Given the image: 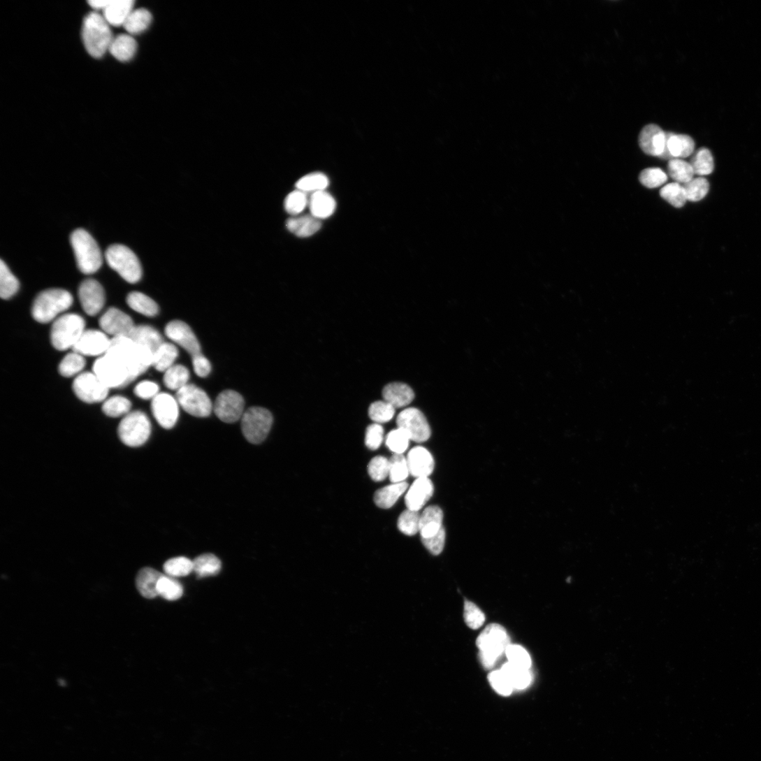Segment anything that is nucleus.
I'll list each match as a JSON object with an SVG mask.
<instances>
[{"instance_id": "obj_52", "label": "nucleus", "mask_w": 761, "mask_h": 761, "mask_svg": "<svg viewBox=\"0 0 761 761\" xmlns=\"http://www.w3.org/2000/svg\"><path fill=\"white\" fill-rule=\"evenodd\" d=\"M488 680L493 689L503 697L510 696L514 690L510 680L501 669L491 672Z\"/></svg>"}, {"instance_id": "obj_25", "label": "nucleus", "mask_w": 761, "mask_h": 761, "mask_svg": "<svg viewBox=\"0 0 761 761\" xmlns=\"http://www.w3.org/2000/svg\"><path fill=\"white\" fill-rule=\"evenodd\" d=\"M129 337L136 344L149 349L154 356L164 343L159 331L147 325L135 326Z\"/></svg>"}, {"instance_id": "obj_22", "label": "nucleus", "mask_w": 761, "mask_h": 761, "mask_svg": "<svg viewBox=\"0 0 761 761\" xmlns=\"http://www.w3.org/2000/svg\"><path fill=\"white\" fill-rule=\"evenodd\" d=\"M410 474L417 478L429 477L435 470V460L430 452L424 447H416L410 450L407 456Z\"/></svg>"}, {"instance_id": "obj_6", "label": "nucleus", "mask_w": 761, "mask_h": 761, "mask_svg": "<svg viewBox=\"0 0 761 761\" xmlns=\"http://www.w3.org/2000/svg\"><path fill=\"white\" fill-rule=\"evenodd\" d=\"M86 321L79 314L68 313L53 323L50 338L53 347L60 351L73 349L86 329Z\"/></svg>"}, {"instance_id": "obj_10", "label": "nucleus", "mask_w": 761, "mask_h": 761, "mask_svg": "<svg viewBox=\"0 0 761 761\" xmlns=\"http://www.w3.org/2000/svg\"><path fill=\"white\" fill-rule=\"evenodd\" d=\"M93 372L109 389L122 388L133 381L126 367L108 354L96 360Z\"/></svg>"}, {"instance_id": "obj_61", "label": "nucleus", "mask_w": 761, "mask_h": 761, "mask_svg": "<svg viewBox=\"0 0 761 761\" xmlns=\"http://www.w3.org/2000/svg\"><path fill=\"white\" fill-rule=\"evenodd\" d=\"M159 386L156 383L151 381H143L135 387L134 393L136 396L143 400H152L159 393Z\"/></svg>"}, {"instance_id": "obj_13", "label": "nucleus", "mask_w": 761, "mask_h": 761, "mask_svg": "<svg viewBox=\"0 0 761 761\" xmlns=\"http://www.w3.org/2000/svg\"><path fill=\"white\" fill-rule=\"evenodd\" d=\"M177 400L189 414L197 417L210 415L213 406L208 394L194 384H187L177 393Z\"/></svg>"}, {"instance_id": "obj_62", "label": "nucleus", "mask_w": 761, "mask_h": 761, "mask_svg": "<svg viewBox=\"0 0 761 761\" xmlns=\"http://www.w3.org/2000/svg\"><path fill=\"white\" fill-rule=\"evenodd\" d=\"M193 365L196 374L200 377H205L211 372L210 361L202 354L193 358Z\"/></svg>"}, {"instance_id": "obj_9", "label": "nucleus", "mask_w": 761, "mask_h": 761, "mask_svg": "<svg viewBox=\"0 0 761 761\" xmlns=\"http://www.w3.org/2000/svg\"><path fill=\"white\" fill-rule=\"evenodd\" d=\"M150 434V421L141 411L130 412L124 416L118 428V435L122 443L133 448L145 444Z\"/></svg>"}, {"instance_id": "obj_47", "label": "nucleus", "mask_w": 761, "mask_h": 761, "mask_svg": "<svg viewBox=\"0 0 761 761\" xmlns=\"http://www.w3.org/2000/svg\"><path fill=\"white\" fill-rule=\"evenodd\" d=\"M86 366L84 357L75 352L66 355L59 365V372L64 377H71L79 374Z\"/></svg>"}, {"instance_id": "obj_7", "label": "nucleus", "mask_w": 761, "mask_h": 761, "mask_svg": "<svg viewBox=\"0 0 761 761\" xmlns=\"http://www.w3.org/2000/svg\"><path fill=\"white\" fill-rule=\"evenodd\" d=\"M106 259L109 266L128 283L136 284L141 280L140 263L136 254L126 245L110 246L106 252Z\"/></svg>"}, {"instance_id": "obj_39", "label": "nucleus", "mask_w": 761, "mask_h": 761, "mask_svg": "<svg viewBox=\"0 0 761 761\" xmlns=\"http://www.w3.org/2000/svg\"><path fill=\"white\" fill-rule=\"evenodd\" d=\"M189 370L183 365H176L164 372V383L168 389L178 391L189 384Z\"/></svg>"}, {"instance_id": "obj_59", "label": "nucleus", "mask_w": 761, "mask_h": 761, "mask_svg": "<svg viewBox=\"0 0 761 761\" xmlns=\"http://www.w3.org/2000/svg\"><path fill=\"white\" fill-rule=\"evenodd\" d=\"M384 431L379 424L371 425L366 431L365 445L372 451L377 450L383 443Z\"/></svg>"}, {"instance_id": "obj_14", "label": "nucleus", "mask_w": 761, "mask_h": 761, "mask_svg": "<svg viewBox=\"0 0 761 761\" xmlns=\"http://www.w3.org/2000/svg\"><path fill=\"white\" fill-rule=\"evenodd\" d=\"M179 403L171 394L160 393L152 400V414L159 426L166 430L173 428L179 418Z\"/></svg>"}, {"instance_id": "obj_55", "label": "nucleus", "mask_w": 761, "mask_h": 761, "mask_svg": "<svg viewBox=\"0 0 761 761\" xmlns=\"http://www.w3.org/2000/svg\"><path fill=\"white\" fill-rule=\"evenodd\" d=\"M308 203L309 200L307 194L296 190L291 192L287 197L284 202V208L289 214L296 216L304 211Z\"/></svg>"}, {"instance_id": "obj_5", "label": "nucleus", "mask_w": 761, "mask_h": 761, "mask_svg": "<svg viewBox=\"0 0 761 761\" xmlns=\"http://www.w3.org/2000/svg\"><path fill=\"white\" fill-rule=\"evenodd\" d=\"M73 301L71 294L66 290L53 289L44 291L38 295L34 302L32 316L38 322L49 323L69 309Z\"/></svg>"}, {"instance_id": "obj_34", "label": "nucleus", "mask_w": 761, "mask_h": 761, "mask_svg": "<svg viewBox=\"0 0 761 761\" xmlns=\"http://www.w3.org/2000/svg\"><path fill=\"white\" fill-rule=\"evenodd\" d=\"M194 561V572L198 578L215 576L222 569L220 560L211 553L203 554Z\"/></svg>"}, {"instance_id": "obj_30", "label": "nucleus", "mask_w": 761, "mask_h": 761, "mask_svg": "<svg viewBox=\"0 0 761 761\" xmlns=\"http://www.w3.org/2000/svg\"><path fill=\"white\" fill-rule=\"evenodd\" d=\"M287 227L296 235L306 238L316 233L321 229V222L312 215H304L289 218Z\"/></svg>"}, {"instance_id": "obj_23", "label": "nucleus", "mask_w": 761, "mask_h": 761, "mask_svg": "<svg viewBox=\"0 0 761 761\" xmlns=\"http://www.w3.org/2000/svg\"><path fill=\"white\" fill-rule=\"evenodd\" d=\"M695 147V141L690 136L666 133L665 152L662 158L688 157L694 152Z\"/></svg>"}, {"instance_id": "obj_40", "label": "nucleus", "mask_w": 761, "mask_h": 761, "mask_svg": "<svg viewBox=\"0 0 761 761\" xmlns=\"http://www.w3.org/2000/svg\"><path fill=\"white\" fill-rule=\"evenodd\" d=\"M152 20V17L149 11L138 9L132 11L123 27L129 34H139L148 29Z\"/></svg>"}, {"instance_id": "obj_19", "label": "nucleus", "mask_w": 761, "mask_h": 761, "mask_svg": "<svg viewBox=\"0 0 761 761\" xmlns=\"http://www.w3.org/2000/svg\"><path fill=\"white\" fill-rule=\"evenodd\" d=\"M103 331L115 337L129 336L135 325L131 317L122 310L111 307L100 318Z\"/></svg>"}, {"instance_id": "obj_1", "label": "nucleus", "mask_w": 761, "mask_h": 761, "mask_svg": "<svg viewBox=\"0 0 761 761\" xmlns=\"http://www.w3.org/2000/svg\"><path fill=\"white\" fill-rule=\"evenodd\" d=\"M106 354L123 363L129 370L133 380L152 366L154 358L152 351L136 344L129 336L113 338Z\"/></svg>"}, {"instance_id": "obj_27", "label": "nucleus", "mask_w": 761, "mask_h": 761, "mask_svg": "<svg viewBox=\"0 0 761 761\" xmlns=\"http://www.w3.org/2000/svg\"><path fill=\"white\" fill-rule=\"evenodd\" d=\"M383 398L395 408H400L410 405L414 398V393L407 384L391 383L384 387Z\"/></svg>"}, {"instance_id": "obj_54", "label": "nucleus", "mask_w": 761, "mask_h": 761, "mask_svg": "<svg viewBox=\"0 0 761 761\" xmlns=\"http://www.w3.org/2000/svg\"><path fill=\"white\" fill-rule=\"evenodd\" d=\"M639 180L645 187L654 189L665 184L667 176L660 168H648L640 173Z\"/></svg>"}, {"instance_id": "obj_43", "label": "nucleus", "mask_w": 761, "mask_h": 761, "mask_svg": "<svg viewBox=\"0 0 761 761\" xmlns=\"http://www.w3.org/2000/svg\"><path fill=\"white\" fill-rule=\"evenodd\" d=\"M691 165L695 175L705 176L714 171V159L711 152L705 147L700 149L694 155Z\"/></svg>"}, {"instance_id": "obj_8", "label": "nucleus", "mask_w": 761, "mask_h": 761, "mask_svg": "<svg viewBox=\"0 0 761 761\" xmlns=\"http://www.w3.org/2000/svg\"><path fill=\"white\" fill-rule=\"evenodd\" d=\"M273 416L267 409L259 407L249 408L241 418V430L247 442L259 444L265 441L273 426Z\"/></svg>"}, {"instance_id": "obj_36", "label": "nucleus", "mask_w": 761, "mask_h": 761, "mask_svg": "<svg viewBox=\"0 0 761 761\" xmlns=\"http://www.w3.org/2000/svg\"><path fill=\"white\" fill-rule=\"evenodd\" d=\"M501 670L509 678L514 690H525L532 682V676L529 669L518 667L509 662L505 663Z\"/></svg>"}, {"instance_id": "obj_21", "label": "nucleus", "mask_w": 761, "mask_h": 761, "mask_svg": "<svg viewBox=\"0 0 761 761\" xmlns=\"http://www.w3.org/2000/svg\"><path fill=\"white\" fill-rule=\"evenodd\" d=\"M434 484L429 477L417 478L406 493L405 501L407 509L419 512L433 497Z\"/></svg>"}, {"instance_id": "obj_51", "label": "nucleus", "mask_w": 761, "mask_h": 761, "mask_svg": "<svg viewBox=\"0 0 761 761\" xmlns=\"http://www.w3.org/2000/svg\"><path fill=\"white\" fill-rule=\"evenodd\" d=\"M396 412V408L388 402L377 401L373 403L369 408L370 419L377 423L382 424L391 421Z\"/></svg>"}, {"instance_id": "obj_26", "label": "nucleus", "mask_w": 761, "mask_h": 761, "mask_svg": "<svg viewBox=\"0 0 761 761\" xmlns=\"http://www.w3.org/2000/svg\"><path fill=\"white\" fill-rule=\"evenodd\" d=\"M134 4L133 0H111L103 10V17L111 26H124L133 10Z\"/></svg>"}, {"instance_id": "obj_12", "label": "nucleus", "mask_w": 761, "mask_h": 761, "mask_svg": "<svg viewBox=\"0 0 761 761\" xmlns=\"http://www.w3.org/2000/svg\"><path fill=\"white\" fill-rule=\"evenodd\" d=\"M73 390L82 401L96 403L107 400L110 389L94 372H86L74 379Z\"/></svg>"}, {"instance_id": "obj_2", "label": "nucleus", "mask_w": 761, "mask_h": 761, "mask_svg": "<svg viewBox=\"0 0 761 761\" xmlns=\"http://www.w3.org/2000/svg\"><path fill=\"white\" fill-rule=\"evenodd\" d=\"M79 270L85 275L97 273L103 265L100 247L93 236L86 230L78 229L70 236Z\"/></svg>"}, {"instance_id": "obj_63", "label": "nucleus", "mask_w": 761, "mask_h": 761, "mask_svg": "<svg viewBox=\"0 0 761 761\" xmlns=\"http://www.w3.org/2000/svg\"><path fill=\"white\" fill-rule=\"evenodd\" d=\"M111 0H92L89 2L90 6L94 10H104L110 3Z\"/></svg>"}, {"instance_id": "obj_46", "label": "nucleus", "mask_w": 761, "mask_h": 761, "mask_svg": "<svg viewBox=\"0 0 761 761\" xmlns=\"http://www.w3.org/2000/svg\"><path fill=\"white\" fill-rule=\"evenodd\" d=\"M131 408V403L128 398L115 396L105 400L102 410L108 416L119 417L128 414Z\"/></svg>"}, {"instance_id": "obj_48", "label": "nucleus", "mask_w": 761, "mask_h": 761, "mask_svg": "<svg viewBox=\"0 0 761 761\" xmlns=\"http://www.w3.org/2000/svg\"><path fill=\"white\" fill-rule=\"evenodd\" d=\"M389 479L392 484L405 481L410 474L407 458L403 454H394L390 459Z\"/></svg>"}, {"instance_id": "obj_4", "label": "nucleus", "mask_w": 761, "mask_h": 761, "mask_svg": "<svg viewBox=\"0 0 761 761\" xmlns=\"http://www.w3.org/2000/svg\"><path fill=\"white\" fill-rule=\"evenodd\" d=\"M479 660L484 668L491 669L502 655L511 639L505 629L498 624L488 625L476 641Z\"/></svg>"}, {"instance_id": "obj_60", "label": "nucleus", "mask_w": 761, "mask_h": 761, "mask_svg": "<svg viewBox=\"0 0 761 761\" xmlns=\"http://www.w3.org/2000/svg\"><path fill=\"white\" fill-rule=\"evenodd\" d=\"M423 545L433 555L441 554L444 549L446 542L445 528L435 537L428 539H421Z\"/></svg>"}, {"instance_id": "obj_41", "label": "nucleus", "mask_w": 761, "mask_h": 761, "mask_svg": "<svg viewBox=\"0 0 761 761\" xmlns=\"http://www.w3.org/2000/svg\"><path fill=\"white\" fill-rule=\"evenodd\" d=\"M20 282L3 260L0 261V296L8 300L20 289Z\"/></svg>"}, {"instance_id": "obj_3", "label": "nucleus", "mask_w": 761, "mask_h": 761, "mask_svg": "<svg viewBox=\"0 0 761 761\" xmlns=\"http://www.w3.org/2000/svg\"><path fill=\"white\" fill-rule=\"evenodd\" d=\"M110 26L104 17L96 13L89 14L84 20L82 41L92 57L101 58L109 51L114 39Z\"/></svg>"}, {"instance_id": "obj_45", "label": "nucleus", "mask_w": 761, "mask_h": 761, "mask_svg": "<svg viewBox=\"0 0 761 761\" xmlns=\"http://www.w3.org/2000/svg\"><path fill=\"white\" fill-rule=\"evenodd\" d=\"M660 195L676 208H683L688 201L683 186L676 182L665 185L661 189Z\"/></svg>"}, {"instance_id": "obj_44", "label": "nucleus", "mask_w": 761, "mask_h": 761, "mask_svg": "<svg viewBox=\"0 0 761 761\" xmlns=\"http://www.w3.org/2000/svg\"><path fill=\"white\" fill-rule=\"evenodd\" d=\"M166 575L172 577H186L194 572V561L186 557H177L167 560L164 565Z\"/></svg>"}, {"instance_id": "obj_38", "label": "nucleus", "mask_w": 761, "mask_h": 761, "mask_svg": "<svg viewBox=\"0 0 761 761\" xmlns=\"http://www.w3.org/2000/svg\"><path fill=\"white\" fill-rule=\"evenodd\" d=\"M667 171L676 183L684 184L693 180L695 175L691 164L681 159H671L668 162Z\"/></svg>"}, {"instance_id": "obj_29", "label": "nucleus", "mask_w": 761, "mask_h": 761, "mask_svg": "<svg viewBox=\"0 0 761 761\" xmlns=\"http://www.w3.org/2000/svg\"><path fill=\"white\" fill-rule=\"evenodd\" d=\"M308 205L311 215L319 220L331 217L336 208L334 198L325 191L312 194Z\"/></svg>"}, {"instance_id": "obj_17", "label": "nucleus", "mask_w": 761, "mask_h": 761, "mask_svg": "<svg viewBox=\"0 0 761 761\" xmlns=\"http://www.w3.org/2000/svg\"><path fill=\"white\" fill-rule=\"evenodd\" d=\"M78 298L83 310L90 316L98 314L106 303L103 287L98 281L92 279L85 280L80 284Z\"/></svg>"}, {"instance_id": "obj_49", "label": "nucleus", "mask_w": 761, "mask_h": 761, "mask_svg": "<svg viewBox=\"0 0 761 761\" xmlns=\"http://www.w3.org/2000/svg\"><path fill=\"white\" fill-rule=\"evenodd\" d=\"M420 517L419 512L407 509L400 516L398 528L404 535L414 536L419 532Z\"/></svg>"}, {"instance_id": "obj_31", "label": "nucleus", "mask_w": 761, "mask_h": 761, "mask_svg": "<svg viewBox=\"0 0 761 761\" xmlns=\"http://www.w3.org/2000/svg\"><path fill=\"white\" fill-rule=\"evenodd\" d=\"M407 488L408 484L405 481L394 483L382 488L375 493V502L381 509H389L394 505Z\"/></svg>"}, {"instance_id": "obj_58", "label": "nucleus", "mask_w": 761, "mask_h": 761, "mask_svg": "<svg viewBox=\"0 0 761 761\" xmlns=\"http://www.w3.org/2000/svg\"><path fill=\"white\" fill-rule=\"evenodd\" d=\"M464 619L470 628L477 630L484 624L486 618L484 614L475 604L470 601H465Z\"/></svg>"}, {"instance_id": "obj_53", "label": "nucleus", "mask_w": 761, "mask_h": 761, "mask_svg": "<svg viewBox=\"0 0 761 761\" xmlns=\"http://www.w3.org/2000/svg\"><path fill=\"white\" fill-rule=\"evenodd\" d=\"M505 653L507 660L512 664L527 669L531 667V657L523 646L510 644L507 647Z\"/></svg>"}, {"instance_id": "obj_32", "label": "nucleus", "mask_w": 761, "mask_h": 761, "mask_svg": "<svg viewBox=\"0 0 761 761\" xmlns=\"http://www.w3.org/2000/svg\"><path fill=\"white\" fill-rule=\"evenodd\" d=\"M137 50V43L130 35L122 34L114 38L109 51L111 55L121 61L131 59Z\"/></svg>"}, {"instance_id": "obj_50", "label": "nucleus", "mask_w": 761, "mask_h": 761, "mask_svg": "<svg viewBox=\"0 0 761 761\" xmlns=\"http://www.w3.org/2000/svg\"><path fill=\"white\" fill-rule=\"evenodd\" d=\"M687 199L691 202H698L704 199L710 189L709 182L702 177L693 179L683 185Z\"/></svg>"}, {"instance_id": "obj_16", "label": "nucleus", "mask_w": 761, "mask_h": 761, "mask_svg": "<svg viewBox=\"0 0 761 761\" xmlns=\"http://www.w3.org/2000/svg\"><path fill=\"white\" fill-rule=\"evenodd\" d=\"M110 342L105 332L89 329L83 332L72 349L82 356H103L108 352Z\"/></svg>"}, {"instance_id": "obj_56", "label": "nucleus", "mask_w": 761, "mask_h": 761, "mask_svg": "<svg viewBox=\"0 0 761 761\" xmlns=\"http://www.w3.org/2000/svg\"><path fill=\"white\" fill-rule=\"evenodd\" d=\"M410 441L408 435L398 428L389 433L386 444L394 454H403L407 449Z\"/></svg>"}, {"instance_id": "obj_15", "label": "nucleus", "mask_w": 761, "mask_h": 761, "mask_svg": "<svg viewBox=\"0 0 761 761\" xmlns=\"http://www.w3.org/2000/svg\"><path fill=\"white\" fill-rule=\"evenodd\" d=\"M244 406L245 402L241 395L236 391L228 390L218 396L214 411L222 421L234 423L242 418Z\"/></svg>"}, {"instance_id": "obj_37", "label": "nucleus", "mask_w": 761, "mask_h": 761, "mask_svg": "<svg viewBox=\"0 0 761 761\" xmlns=\"http://www.w3.org/2000/svg\"><path fill=\"white\" fill-rule=\"evenodd\" d=\"M158 595L167 601H177L184 594L182 584L174 577L162 575L157 585Z\"/></svg>"}, {"instance_id": "obj_11", "label": "nucleus", "mask_w": 761, "mask_h": 761, "mask_svg": "<svg viewBox=\"0 0 761 761\" xmlns=\"http://www.w3.org/2000/svg\"><path fill=\"white\" fill-rule=\"evenodd\" d=\"M398 428L403 430L410 441L416 443L430 440L432 431L427 418L419 410L409 407L403 410L397 416Z\"/></svg>"}, {"instance_id": "obj_57", "label": "nucleus", "mask_w": 761, "mask_h": 761, "mask_svg": "<svg viewBox=\"0 0 761 761\" xmlns=\"http://www.w3.org/2000/svg\"><path fill=\"white\" fill-rule=\"evenodd\" d=\"M389 460L384 456H377L368 465V473L372 480L382 481L389 476Z\"/></svg>"}, {"instance_id": "obj_20", "label": "nucleus", "mask_w": 761, "mask_h": 761, "mask_svg": "<svg viewBox=\"0 0 761 761\" xmlns=\"http://www.w3.org/2000/svg\"><path fill=\"white\" fill-rule=\"evenodd\" d=\"M639 144L646 154L662 157L665 152L666 133L658 125L648 124L640 132Z\"/></svg>"}, {"instance_id": "obj_33", "label": "nucleus", "mask_w": 761, "mask_h": 761, "mask_svg": "<svg viewBox=\"0 0 761 761\" xmlns=\"http://www.w3.org/2000/svg\"><path fill=\"white\" fill-rule=\"evenodd\" d=\"M128 305L134 311L146 317H152L159 312L157 304L150 297L140 292H131L127 298Z\"/></svg>"}, {"instance_id": "obj_35", "label": "nucleus", "mask_w": 761, "mask_h": 761, "mask_svg": "<svg viewBox=\"0 0 761 761\" xmlns=\"http://www.w3.org/2000/svg\"><path fill=\"white\" fill-rule=\"evenodd\" d=\"M178 355V349L175 345L163 343L154 356L152 366L157 371L165 372L174 365Z\"/></svg>"}, {"instance_id": "obj_28", "label": "nucleus", "mask_w": 761, "mask_h": 761, "mask_svg": "<svg viewBox=\"0 0 761 761\" xmlns=\"http://www.w3.org/2000/svg\"><path fill=\"white\" fill-rule=\"evenodd\" d=\"M162 574L151 567L141 569L136 577V586L140 594L146 599H154L158 595L157 585Z\"/></svg>"}, {"instance_id": "obj_18", "label": "nucleus", "mask_w": 761, "mask_h": 761, "mask_svg": "<svg viewBox=\"0 0 761 761\" xmlns=\"http://www.w3.org/2000/svg\"><path fill=\"white\" fill-rule=\"evenodd\" d=\"M165 334L175 344L187 351L192 358L201 354L200 343L191 327L185 322L175 320L165 327Z\"/></svg>"}, {"instance_id": "obj_24", "label": "nucleus", "mask_w": 761, "mask_h": 761, "mask_svg": "<svg viewBox=\"0 0 761 761\" xmlns=\"http://www.w3.org/2000/svg\"><path fill=\"white\" fill-rule=\"evenodd\" d=\"M444 513L441 507L431 505L420 517L419 533L421 539H428L438 535L444 528Z\"/></svg>"}, {"instance_id": "obj_42", "label": "nucleus", "mask_w": 761, "mask_h": 761, "mask_svg": "<svg viewBox=\"0 0 761 761\" xmlns=\"http://www.w3.org/2000/svg\"><path fill=\"white\" fill-rule=\"evenodd\" d=\"M329 180L328 177L319 173H312L304 176L300 179L296 183V189L305 194L312 193L314 194L319 191H324L328 187Z\"/></svg>"}]
</instances>
